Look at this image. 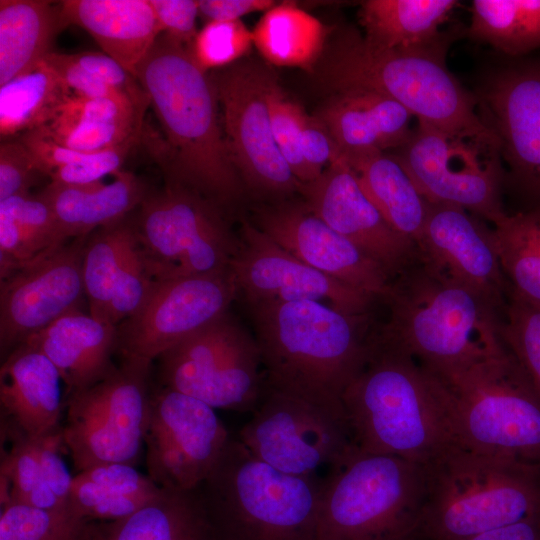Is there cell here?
Wrapping results in <instances>:
<instances>
[{
  "mask_svg": "<svg viewBox=\"0 0 540 540\" xmlns=\"http://www.w3.org/2000/svg\"><path fill=\"white\" fill-rule=\"evenodd\" d=\"M299 193L314 215L381 265L393 280L420 262L416 244L386 221L341 155L317 179L302 184Z\"/></svg>",
  "mask_w": 540,
  "mask_h": 540,
  "instance_id": "cell-20",
  "label": "cell"
},
{
  "mask_svg": "<svg viewBox=\"0 0 540 540\" xmlns=\"http://www.w3.org/2000/svg\"><path fill=\"white\" fill-rule=\"evenodd\" d=\"M492 224L491 238L509 297L540 306V208L505 212Z\"/></svg>",
  "mask_w": 540,
  "mask_h": 540,
  "instance_id": "cell-36",
  "label": "cell"
},
{
  "mask_svg": "<svg viewBox=\"0 0 540 540\" xmlns=\"http://www.w3.org/2000/svg\"><path fill=\"white\" fill-rule=\"evenodd\" d=\"M154 282L136 242L118 275L105 321L118 326L134 315L145 303Z\"/></svg>",
  "mask_w": 540,
  "mask_h": 540,
  "instance_id": "cell-46",
  "label": "cell"
},
{
  "mask_svg": "<svg viewBox=\"0 0 540 540\" xmlns=\"http://www.w3.org/2000/svg\"><path fill=\"white\" fill-rule=\"evenodd\" d=\"M162 33L190 47L198 31L196 18L199 15L198 1L194 0H149Z\"/></svg>",
  "mask_w": 540,
  "mask_h": 540,
  "instance_id": "cell-51",
  "label": "cell"
},
{
  "mask_svg": "<svg viewBox=\"0 0 540 540\" xmlns=\"http://www.w3.org/2000/svg\"><path fill=\"white\" fill-rule=\"evenodd\" d=\"M425 467L356 449L323 478L317 540H417Z\"/></svg>",
  "mask_w": 540,
  "mask_h": 540,
  "instance_id": "cell-8",
  "label": "cell"
},
{
  "mask_svg": "<svg viewBox=\"0 0 540 540\" xmlns=\"http://www.w3.org/2000/svg\"><path fill=\"white\" fill-rule=\"evenodd\" d=\"M61 382L43 353L25 343L18 345L0 369L2 423L36 438L59 431L64 408Z\"/></svg>",
  "mask_w": 540,
  "mask_h": 540,
  "instance_id": "cell-24",
  "label": "cell"
},
{
  "mask_svg": "<svg viewBox=\"0 0 540 540\" xmlns=\"http://www.w3.org/2000/svg\"><path fill=\"white\" fill-rule=\"evenodd\" d=\"M160 490L134 465L102 464L73 476L68 508L87 521H114L134 513Z\"/></svg>",
  "mask_w": 540,
  "mask_h": 540,
  "instance_id": "cell-33",
  "label": "cell"
},
{
  "mask_svg": "<svg viewBox=\"0 0 540 540\" xmlns=\"http://www.w3.org/2000/svg\"><path fill=\"white\" fill-rule=\"evenodd\" d=\"M342 157L362 191L386 221L417 246L430 203L397 158L385 152Z\"/></svg>",
  "mask_w": 540,
  "mask_h": 540,
  "instance_id": "cell-32",
  "label": "cell"
},
{
  "mask_svg": "<svg viewBox=\"0 0 540 540\" xmlns=\"http://www.w3.org/2000/svg\"><path fill=\"white\" fill-rule=\"evenodd\" d=\"M151 364L122 361L104 379L64 398V446L78 472L91 467L135 465L148 425Z\"/></svg>",
  "mask_w": 540,
  "mask_h": 540,
  "instance_id": "cell-11",
  "label": "cell"
},
{
  "mask_svg": "<svg viewBox=\"0 0 540 540\" xmlns=\"http://www.w3.org/2000/svg\"><path fill=\"white\" fill-rule=\"evenodd\" d=\"M2 439L10 448L1 456V502L18 501L45 509H63L45 484L40 461L41 438L5 424Z\"/></svg>",
  "mask_w": 540,
  "mask_h": 540,
  "instance_id": "cell-40",
  "label": "cell"
},
{
  "mask_svg": "<svg viewBox=\"0 0 540 540\" xmlns=\"http://www.w3.org/2000/svg\"><path fill=\"white\" fill-rule=\"evenodd\" d=\"M64 29L59 5L43 0L0 1V86L34 70Z\"/></svg>",
  "mask_w": 540,
  "mask_h": 540,
  "instance_id": "cell-34",
  "label": "cell"
},
{
  "mask_svg": "<svg viewBox=\"0 0 540 540\" xmlns=\"http://www.w3.org/2000/svg\"><path fill=\"white\" fill-rule=\"evenodd\" d=\"M468 540H540V514L483 532Z\"/></svg>",
  "mask_w": 540,
  "mask_h": 540,
  "instance_id": "cell-54",
  "label": "cell"
},
{
  "mask_svg": "<svg viewBox=\"0 0 540 540\" xmlns=\"http://www.w3.org/2000/svg\"><path fill=\"white\" fill-rule=\"evenodd\" d=\"M258 459L284 473L317 475L357 448L345 409L331 408L264 380L263 392L237 437Z\"/></svg>",
  "mask_w": 540,
  "mask_h": 540,
  "instance_id": "cell-13",
  "label": "cell"
},
{
  "mask_svg": "<svg viewBox=\"0 0 540 540\" xmlns=\"http://www.w3.org/2000/svg\"><path fill=\"white\" fill-rule=\"evenodd\" d=\"M323 478L284 473L230 438L196 488L213 540H317Z\"/></svg>",
  "mask_w": 540,
  "mask_h": 540,
  "instance_id": "cell-6",
  "label": "cell"
},
{
  "mask_svg": "<svg viewBox=\"0 0 540 540\" xmlns=\"http://www.w3.org/2000/svg\"><path fill=\"white\" fill-rule=\"evenodd\" d=\"M64 28L76 25L135 76L139 64L162 34L149 0H63Z\"/></svg>",
  "mask_w": 540,
  "mask_h": 540,
  "instance_id": "cell-27",
  "label": "cell"
},
{
  "mask_svg": "<svg viewBox=\"0 0 540 540\" xmlns=\"http://www.w3.org/2000/svg\"><path fill=\"white\" fill-rule=\"evenodd\" d=\"M135 77L165 136L157 160L167 182L201 194L224 212L236 205L246 189L222 132L215 86L189 47L160 34Z\"/></svg>",
  "mask_w": 540,
  "mask_h": 540,
  "instance_id": "cell-1",
  "label": "cell"
},
{
  "mask_svg": "<svg viewBox=\"0 0 540 540\" xmlns=\"http://www.w3.org/2000/svg\"><path fill=\"white\" fill-rule=\"evenodd\" d=\"M454 0H366L358 17L371 45L408 52H440L439 30L448 20Z\"/></svg>",
  "mask_w": 540,
  "mask_h": 540,
  "instance_id": "cell-31",
  "label": "cell"
},
{
  "mask_svg": "<svg viewBox=\"0 0 540 540\" xmlns=\"http://www.w3.org/2000/svg\"><path fill=\"white\" fill-rule=\"evenodd\" d=\"M149 97L73 95L42 130L57 143L85 153L113 148L141 136Z\"/></svg>",
  "mask_w": 540,
  "mask_h": 540,
  "instance_id": "cell-28",
  "label": "cell"
},
{
  "mask_svg": "<svg viewBox=\"0 0 540 540\" xmlns=\"http://www.w3.org/2000/svg\"><path fill=\"white\" fill-rule=\"evenodd\" d=\"M319 79L334 93L366 90L386 96L447 134L500 150L472 96L447 69L440 52H408L371 45L357 31L340 32L322 55Z\"/></svg>",
  "mask_w": 540,
  "mask_h": 540,
  "instance_id": "cell-5",
  "label": "cell"
},
{
  "mask_svg": "<svg viewBox=\"0 0 540 540\" xmlns=\"http://www.w3.org/2000/svg\"><path fill=\"white\" fill-rule=\"evenodd\" d=\"M230 269L246 306L308 300L369 317L377 300L305 264L246 220L238 233Z\"/></svg>",
  "mask_w": 540,
  "mask_h": 540,
  "instance_id": "cell-18",
  "label": "cell"
},
{
  "mask_svg": "<svg viewBox=\"0 0 540 540\" xmlns=\"http://www.w3.org/2000/svg\"><path fill=\"white\" fill-rule=\"evenodd\" d=\"M484 103L512 178L540 203V60L498 72L487 85Z\"/></svg>",
  "mask_w": 540,
  "mask_h": 540,
  "instance_id": "cell-23",
  "label": "cell"
},
{
  "mask_svg": "<svg viewBox=\"0 0 540 540\" xmlns=\"http://www.w3.org/2000/svg\"><path fill=\"white\" fill-rule=\"evenodd\" d=\"M434 376L462 448L540 466V397L508 348Z\"/></svg>",
  "mask_w": 540,
  "mask_h": 540,
  "instance_id": "cell-9",
  "label": "cell"
},
{
  "mask_svg": "<svg viewBox=\"0 0 540 540\" xmlns=\"http://www.w3.org/2000/svg\"><path fill=\"white\" fill-rule=\"evenodd\" d=\"M87 236L72 239L1 280L0 349L8 355L86 297L82 262Z\"/></svg>",
  "mask_w": 540,
  "mask_h": 540,
  "instance_id": "cell-19",
  "label": "cell"
},
{
  "mask_svg": "<svg viewBox=\"0 0 540 540\" xmlns=\"http://www.w3.org/2000/svg\"><path fill=\"white\" fill-rule=\"evenodd\" d=\"M251 32L253 45L274 66L311 71L324 53V25L294 2L276 3Z\"/></svg>",
  "mask_w": 540,
  "mask_h": 540,
  "instance_id": "cell-35",
  "label": "cell"
},
{
  "mask_svg": "<svg viewBox=\"0 0 540 540\" xmlns=\"http://www.w3.org/2000/svg\"><path fill=\"white\" fill-rule=\"evenodd\" d=\"M148 190L132 172L118 171L112 182L61 185L50 182L39 194L50 205L63 242L122 221L139 207Z\"/></svg>",
  "mask_w": 540,
  "mask_h": 540,
  "instance_id": "cell-29",
  "label": "cell"
},
{
  "mask_svg": "<svg viewBox=\"0 0 540 540\" xmlns=\"http://www.w3.org/2000/svg\"><path fill=\"white\" fill-rule=\"evenodd\" d=\"M0 87L2 140L47 125L73 96L43 61L34 70Z\"/></svg>",
  "mask_w": 540,
  "mask_h": 540,
  "instance_id": "cell-37",
  "label": "cell"
},
{
  "mask_svg": "<svg viewBox=\"0 0 540 540\" xmlns=\"http://www.w3.org/2000/svg\"><path fill=\"white\" fill-rule=\"evenodd\" d=\"M0 214L17 224L30 262L66 243L61 239L50 205L39 193L16 195L0 201Z\"/></svg>",
  "mask_w": 540,
  "mask_h": 540,
  "instance_id": "cell-42",
  "label": "cell"
},
{
  "mask_svg": "<svg viewBox=\"0 0 540 540\" xmlns=\"http://www.w3.org/2000/svg\"><path fill=\"white\" fill-rule=\"evenodd\" d=\"M341 399L361 452L426 466L461 447L441 383L398 350L370 340L369 358Z\"/></svg>",
  "mask_w": 540,
  "mask_h": 540,
  "instance_id": "cell-2",
  "label": "cell"
},
{
  "mask_svg": "<svg viewBox=\"0 0 540 540\" xmlns=\"http://www.w3.org/2000/svg\"><path fill=\"white\" fill-rule=\"evenodd\" d=\"M499 152L418 121L394 156L429 203L457 206L494 223L505 213Z\"/></svg>",
  "mask_w": 540,
  "mask_h": 540,
  "instance_id": "cell-15",
  "label": "cell"
},
{
  "mask_svg": "<svg viewBox=\"0 0 540 540\" xmlns=\"http://www.w3.org/2000/svg\"><path fill=\"white\" fill-rule=\"evenodd\" d=\"M91 521L70 510L1 502L0 540H85Z\"/></svg>",
  "mask_w": 540,
  "mask_h": 540,
  "instance_id": "cell-41",
  "label": "cell"
},
{
  "mask_svg": "<svg viewBox=\"0 0 540 540\" xmlns=\"http://www.w3.org/2000/svg\"><path fill=\"white\" fill-rule=\"evenodd\" d=\"M117 326L81 309L71 311L24 342L43 353L66 385L64 398L108 376L115 366ZM21 343V344H22Z\"/></svg>",
  "mask_w": 540,
  "mask_h": 540,
  "instance_id": "cell-26",
  "label": "cell"
},
{
  "mask_svg": "<svg viewBox=\"0 0 540 540\" xmlns=\"http://www.w3.org/2000/svg\"><path fill=\"white\" fill-rule=\"evenodd\" d=\"M62 428L41 438L40 461L46 486L63 509H68L73 477L61 456Z\"/></svg>",
  "mask_w": 540,
  "mask_h": 540,
  "instance_id": "cell-52",
  "label": "cell"
},
{
  "mask_svg": "<svg viewBox=\"0 0 540 540\" xmlns=\"http://www.w3.org/2000/svg\"><path fill=\"white\" fill-rule=\"evenodd\" d=\"M230 438L208 404L162 385L152 389L145 434L146 466L159 487L196 489Z\"/></svg>",
  "mask_w": 540,
  "mask_h": 540,
  "instance_id": "cell-17",
  "label": "cell"
},
{
  "mask_svg": "<svg viewBox=\"0 0 540 540\" xmlns=\"http://www.w3.org/2000/svg\"><path fill=\"white\" fill-rule=\"evenodd\" d=\"M210 77L222 106L230 157L244 187L274 202L299 193L302 183L281 156L272 133L271 72L247 61L216 70Z\"/></svg>",
  "mask_w": 540,
  "mask_h": 540,
  "instance_id": "cell-14",
  "label": "cell"
},
{
  "mask_svg": "<svg viewBox=\"0 0 540 540\" xmlns=\"http://www.w3.org/2000/svg\"><path fill=\"white\" fill-rule=\"evenodd\" d=\"M386 323L371 340L443 375L507 350L499 310L421 262L393 280Z\"/></svg>",
  "mask_w": 540,
  "mask_h": 540,
  "instance_id": "cell-4",
  "label": "cell"
},
{
  "mask_svg": "<svg viewBox=\"0 0 540 540\" xmlns=\"http://www.w3.org/2000/svg\"><path fill=\"white\" fill-rule=\"evenodd\" d=\"M428 269L482 295L502 312L510 296L491 231L463 208L429 204L417 242Z\"/></svg>",
  "mask_w": 540,
  "mask_h": 540,
  "instance_id": "cell-22",
  "label": "cell"
},
{
  "mask_svg": "<svg viewBox=\"0 0 540 540\" xmlns=\"http://www.w3.org/2000/svg\"><path fill=\"white\" fill-rule=\"evenodd\" d=\"M85 540H213L196 489L161 488L134 513L114 521H91Z\"/></svg>",
  "mask_w": 540,
  "mask_h": 540,
  "instance_id": "cell-30",
  "label": "cell"
},
{
  "mask_svg": "<svg viewBox=\"0 0 540 540\" xmlns=\"http://www.w3.org/2000/svg\"><path fill=\"white\" fill-rule=\"evenodd\" d=\"M318 117L344 157L398 150L418 125L417 118L402 105L366 90L335 93Z\"/></svg>",
  "mask_w": 540,
  "mask_h": 540,
  "instance_id": "cell-25",
  "label": "cell"
},
{
  "mask_svg": "<svg viewBox=\"0 0 540 540\" xmlns=\"http://www.w3.org/2000/svg\"><path fill=\"white\" fill-rule=\"evenodd\" d=\"M276 4L272 0H200L199 14L209 21H238L241 17L265 12Z\"/></svg>",
  "mask_w": 540,
  "mask_h": 540,
  "instance_id": "cell-53",
  "label": "cell"
},
{
  "mask_svg": "<svg viewBox=\"0 0 540 540\" xmlns=\"http://www.w3.org/2000/svg\"><path fill=\"white\" fill-rule=\"evenodd\" d=\"M302 157L313 181L339 156V149L318 116L304 114L300 132Z\"/></svg>",
  "mask_w": 540,
  "mask_h": 540,
  "instance_id": "cell-49",
  "label": "cell"
},
{
  "mask_svg": "<svg viewBox=\"0 0 540 540\" xmlns=\"http://www.w3.org/2000/svg\"><path fill=\"white\" fill-rule=\"evenodd\" d=\"M418 538L468 540L540 514V466L455 447L424 466Z\"/></svg>",
  "mask_w": 540,
  "mask_h": 540,
  "instance_id": "cell-7",
  "label": "cell"
},
{
  "mask_svg": "<svg viewBox=\"0 0 540 540\" xmlns=\"http://www.w3.org/2000/svg\"><path fill=\"white\" fill-rule=\"evenodd\" d=\"M140 137L131 138L107 150L89 153L78 162L57 168L49 175L50 182L71 186L100 182L106 175H114L121 170Z\"/></svg>",
  "mask_w": 540,
  "mask_h": 540,
  "instance_id": "cell-47",
  "label": "cell"
},
{
  "mask_svg": "<svg viewBox=\"0 0 540 540\" xmlns=\"http://www.w3.org/2000/svg\"><path fill=\"white\" fill-rule=\"evenodd\" d=\"M291 255L377 300L389 296L393 279L353 243L314 215L303 202L275 201L255 210L252 222Z\"/></svg>",
  "mask_w": 540,
  "mask_h": 540,
  "instance_id": "cell-21",
  "label": "cell"
},
{
  "mask_svg": "<svg viewBox=\"0 0 540 540\" xmlns=\"http://www.w3.org/2000/svg\"><path fill=\"white\" fill-rule=\"evenodd\" d=\"M470 35L515 56L540 47V0H474Z\"/></svg>",
  "mask_w": 540,
  "mask_h": 540,
  "instance_id": "cell-38",
  "label": "cell"
},
{
  "mask_svg": "<svg viewBox=\"0 0 540 540\" xmlns=\"http://www.w3.org/2000/svg\"><path fill=\"white\" fill-rule=\"evenodd\" d=\"M272 133L277 148L302 184L313 181L301 153L300 132L304 110L283 93L276 80L268 93Z\"/></svg>",
  "mask_w": 540,
  "mask_h": 540,
  "instance_id": "cell-45",
  "label": "cell"
},
{
  "mask_svg": "<svg viewBox=\"0 0 540 540\" xmlns=\"http://www.w3.org/2000/svg\"><path fill=\"white\" fill-rule=\"evenodd\" d=\"M267 384L342 409L370 354L369 317L317 301L247 305Z\"/></svg>",
  "mask_w": 540,
  "mask_h": 540,
  "instance_id": "cell-3",
  "label": "cell"
},
{
  "mask_svg": "<svg viewBox=\"0 0 540 540\" xmlns=\"http://www.w3.org/2000/svg\"><path fill=\"white\" fill-rule=\"evenodd\" d=\"M42 61L75 96L96 98L114 94H126L114 90L89 73L75 61L72 54L52 51Z\"/></svg>",
  "mask_w": 540,
  "mask_h": 540,
  "instance_id": "cell-50",
  "label": "cell"
},
{
  "mask_svg": "<svg viewBox=\"0 0 540 540\" xmlns=\"http://www.w3.org/2000/svg\"><path fill=\"white\" fill-rule=\"evenodd\" d=\"M137 246L154 280L229 268L236 253L225 212L201 194L167 182L147 193L132 220Z\"/></svg>",
  "mask_w": 540,
  "mask_h": 540,
  "instance_id": "cell-10",
  "label": "cell"
},
{
  "mask_svg": "<svg viewBox=\"0 0 540 540\" xmlns=\"http://www.w3.org/2000/svg\"><path fill=\"white\" fill-rule=\"evenodd\" d=\"M40 172L31 153L17 137L0 145V201L30 193Z\"/></svg>",
  "mask_w": 540,
  "mask_h": 540,
  "instance_id": "cell-48",
  "label": "cell"
},
{
  "mask_svg": "<svg viewBox=\"0 0 540 540\" xmlns=\"http://www.w3.org/2000/svg\"><path fill=\"white\" fill-rule=\"evenodd\" d=\"M158 359L159 385L214 409L252 413L263 392L256 338L229 311Z\"/></svg>",
  "mask_w": 540,
  "mask_h": 540,
  "instance_id": "cell-12",
  "label": "cell"
},
{
  "mask_svg": "<svg viewBox=\"0 0 540 540\" xmlns=\"http://www.w3.org/2000/svg\"><path fill=\"white\" fill-rule=\"evenodd\" d=\"M239 297L229 268L155 280L143 306L117 326L123 361L151 364L164 352L229 311Z\"/></svg>",
  "mask_w": 540,
  "mask_h": 540,
  "instance_id": "cell-16",
  "label": "cell"
},
{
  "mask_svg": "<svg viewBox=\"0 0 540 540\" xmlns=\"http://www.w3.org/2000/svg\"><path fill=\"white\" fill-rule=\"evenodd\" d=\"M135 244L132 220L128 217L88 235L82 278L89 313L93 317L105 321L118 275Z\"/></svg>",
  "mask_w": 540,
  "mask_h": 540,
  "instance_id": "cell-39",
  "label": "cell"
},
{
  "mask_svg": "<svg viewBox=\"0 0 540 540\" xmlns=\"http://www.w3.org/2000/svg\"><path fill=\"white\" fill-rule=\"evenodd\" d=\"M253 45L252 32L241 21H209L189 47L194 61L205 72L237 63Z\"/></svg>",
  "mask_w": 540,
  "mask_h": 540,
  "instance_id": "cell-44",
  "label": "cell"
},
{
  "mask_svg": "<svg viewBox=\"0 0 540 540\" xmlns=\"http://www.w3.org/2000/svg\"><path fill=\"white\" fill-rule=\"evenodd\" d=\"M502 336L540 397V306L509 297L503 311Z\"/></svg>",
  "mask_w": 540,
  "mask_h": 540,
  "instance_id": "cell-43",
  "label": "cell"
}]
</instances>
